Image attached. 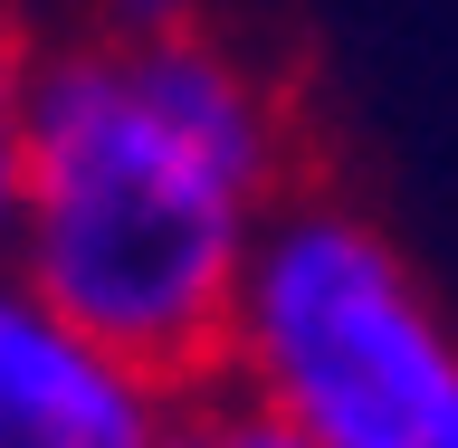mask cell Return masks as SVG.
<instances>
[{
  "label": "cell",
  "instance_id": "6da1fadb",
  "mask_svg": "<svg viewBox=\"0 0 458 448\" xmlns=\"http://www.w3.org/2000/svg\"><path fill=\"white\" fill-rule=\"evenodd\" d=\"M296 191V106L210 10L106 0L38 38L10 267L86 334L210 382L249 258Z\"/></svg>",
  "mask_w": 458,
  "mask_h": 448
},
{
  "label": "cell",
  "instance_id": "7a4b0ae2",
  "mask_svg": "<svg viewBox=\"0 0 458 448\" xmlns=\"http://www.w3.org/2000/svg\"><path fill=\"white\" fill-rule=\"evenodd\" d=\"M210 382L306 448H458V315L363 200L296 191L249 258Z\"/></svg>",
  "mask_w": 458,
  "mask_h": 448
},
{
  "label": "cell",
  "instance_id": "3957f363",
  "mask_svg": "<svg viewBox=\"0 0 458 448\" xmlns=\"http://www.w3.org/2000/svg\"><path fill=\"white\" fill-rule=\"evenodd\" d=\"M191 382L86 334L20 267H0V448H172Z\"/></svg>",
  "mask_w": 458,
  "mask_h": 448
},
{
  "label": "cell",
  "instance_id": "277c9868",
  "mask_svg": "<svg viewBox=\"0 0 458 448\" xmlns=\"http://www.w3.org/2000/svg\"><path fill=\"white\" fill-rule=\"evenodd\" d=\"M29 67H38V38L0 10V267L20 239V182H29Z\"/></svg>",
  "mask_w": 458,
  "mask_h": 448
},
{
  "label": "cell",
  "instance_id": "5b68a950",
  "mask_svg": "<svg viewBox=\"0 0 458 448\" xmlns=\"http://www.w3.org/2000/svg\"><path fill=\"white\" fill-rule=\"evenodd\" d=\"M191 420H200V448H306V439H286L277 420L239 410V401H191Z\"/></svg>",
  "mask_w": 458,
  "mask_h": 448
},
{
  "label": "cell",
  "instance_id": "8992f818",
  "mask_svg": "<svg viewBox=\"0 0 458 448\" xmlns=\"http://www.w3.org/2000/svg\"><path fill=\"white\" fill-rule=\"evenodd\" d=\"M172 448H200V420H182V439H172Z\"/></svg>",
  "mask_w": 458,
  "mask_h": 448
}]
</instances>
